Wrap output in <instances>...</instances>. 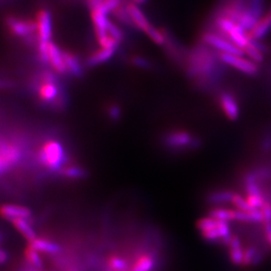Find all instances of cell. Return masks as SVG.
I'll list each match as a JSON object with an SVG mask.
<instances>
[{
	"label": "cell",
	"instance_id": "obj_1",
	"mask_svg": "<svg viewBox=\"0 0 271 271\" xmlns=\"http://www.w3.org/2000/svg\"><path fill=\"white\" fill-rule=\"evenodd\" d=\"M219 61H221L219 55L214 56L205 44L200 46L190 54L187 66L188 75L191 78H195V80H216L219 77Z\"/></svg>",
	"mask_w": 271,
	"mask_h": 271
},
{
	"label": "cell",
	"instance_id": "obj_2",
	"mask_svg": "<svg viewBox=\"0 0 271 271\" xmlns=\"http://www.w3.org/2000/svg\"><path fill=\"white\" fill-rule=\"evenodd\" d=\"M163 145L171 151H193L201 146V140L187 130L175 129L163 136Z\"/></svg>",
	"mask_w": 271,
	"mask_h": 271
},
{
	"label": "cell",
	"instance_id": "obj_3",
	"mask_svg": "<svg viewBox=\"0 0 271 271\" xmlns=\"http://www.w3.org/2000/svg\"><path fill=\"white\" fill-rule=\"evenodd\" d=\"M37 95L42 103H49L54 107H61L64 104V98L62 97L57 80L53 73L42 72L37 78Z\"/></svg>",
	"mask_w": 271,
	"mask_h": 271
},
{
	"label": "cell",
	"instance_id": "obj_4",
	"mask_svg": "<svg viewBox=\"0 0 271 271\" xmlns=\"http://www.w3.org/2000/svg\"><path fill=\"white\" fill-rule=\"evenodd\" d=\"M37 159L42 167L56 171L60 169L66 161V156L62 146L54 140L46 142L37 154Z\"/></svg>",
	"mask_w": 271,
	"mask_h": 271
},
{
	"label": "cell",
	"instance_id": "obj_5",
	"mask_svg": "<svg viewBox=\"0 0 271 271\" xmlns=\"http://www.w3.org/2000/svg\"><path fill=\"white\" fill-rule=\"evenodd\" d=\"M202 42L214 49L219 54H237V55H244L243 51L236 47L233 42H231L225 36L219 34L216 31H204L202 34Z\"/></svg>",
	"mask_w": 271,
	"mask_h": 271
},
{
	"label": "cell",
	"instance_id": "obj_6",
	"mask_svg": "<svg viewBox=\"0 0 271 271\" xmlns=\"http://www.w3.org/2000/svg\"><path fill=\"white\" fill-rule=\"evenodd\" d=\"M218 55L222 63L235 69L246 76L253 77L259 72L258 64L248 57H244V55L231 54H218Z\"/></svg>",
	"mask_w": 271,
	"mask_h": 271
},
{
	"label": "cell",
	"instance_id": "obj_7",
	"mask_svg": "<svg viewBox=\"0 0 271 271\" xmlns=\"http://www.w3.org/2000/svg\"><path fill=\"white\" fill-rule=\"evenodd\" d=\"M21 159V150L16 143L0 139V162L6 169L16 165Z\"/></svg>",
	"mask_w": 271,
	"mask_h": 271
},
{
	"label": "cell",
	"instance_id": "obj_8",
	"mask_svg": "<svg viewBox=\"0 0 271 271\" xmlns=\"http://www.w3.org/2000/svg\"><path fill=\"white\" fill-rule=\"evenodd\" d=\"M219 108L230 121H236L240 116V108L236 97L230 92H222L218 96Z\"/></svg>",
	"mask_w": 271,
	"mask_h": 271
},
{
	"label": "cell",
	"instance_id": "obj_9",
	"mask_svg": "<svg viewBox=\"0 0 271 271\" xmlns=\"http://www.w3.org/2000/svg\"><path fill=\"white\" fill-rule=\"evenodd\" d=\"M6 26L13 35L20 37H29L37 30L35 22L15 16H8L6 18Z\"/></svg>",
	"mask_w": 271,
	"mask_h": 271
},
{
	"label": "cell",
	"instance_id": "obj_10",
	"mask_svg": "<svg viewBox=\"0 0 271 271\" xmlns=\"http://www.w3.org/2000/svg\"><path fill=\"white\" fill-rule=\"evenodd\" d=\"M36 27L39 42H49L52 37V17L48 10H40L36 16Z\"/></svg>",
	"mask_w": 271,
	"mask_h": 271
},
{
	"label": "cell",
	"instance_id": "obj_11",
	"mask_svg": "<svg viewBox=\"0 0 271 271\" xmlns=\"http://www.w3.org/2000/svg\"><path fill=\"white\" fill-rule=\"evenodd\" d=\"M271 31V11L263 14L254 27L248 32L250 39L254 41H260Z\"/></svg>",
	"mask_w": 271,
	"mask_h": 271
},
{
	"label": "cell",
	"instance_id": "obj_12",
	"mask_svg": "<svg viewBox=\"0 0 271 271\" xmlns=\"http://www.w3.org/2000/svg\"><path fill=\"white\" fill-rule=\"evenodd\" d=\"M48 62L53 66V69L56 73L58 74L67 73L63 53H61L59 49L51 41L48 44Z\"/></svg>",
	"mask_w": 271,
	"mask_h": 271
},
{
	"label": "cell",
	"instance_id": "obj_13",
	"mask_svg": "<svg viewBox=\"0 0 271 271\" xmlns=\"http://www.w3.org/2000/svg\"><path fill=\"white\" fill-rule=\"evenodd\" d=\"M0 215L4 219H7L9 221L13 219H27L29 220L31 218V211L24 206L13 205V204H4L0 207Z\"/></svg>",
	"mask_w": 271,
	"mask_h": 271
},
{
	"label": "cell",
	"instance_id": "obj_14",
	"mask_svg": "<svg viewBox=\"0 0 271 271\" xmlns=\"http://www.w3.org/2000/svg\"><path fill=\"white\" fill-rule=\"evenodd\" d=\"M227 247L231 263L235 266H243L244 248L240 237L232 235L230 243Z\"/></svg>",
	"mask_w": 271,
	"mask_h": 271
},
{
	"label": "cell",
	"instance_id": "obj_15",
	"mask_svg": "<svg viewBox=\"0 0 271 271\" xmlns=\"http://www.w3.org/2000/svg\"><path fill=\"white\" fill-rule=\"evenodd\" d=\"M126 7L132 19L133 26H135L137 28H139L140 30L146 33L151 28L152 25L150 24L149 19L146 17L144 12L140 9V7L136 3H130Z\"/></svg>",
	"mask_w": 271,
	"mask_h": 271
},
{
	"label": "cell",
	"instance_id": "obj_16",
	"mask_svg": "<svg viewBox=\"0 0 271 271\" xmlns=\"http://www.w3.org/2000/svg\"><path fill=\"white\" fill-rule=\"evenodd\" d=\"M156 267V257L152 252L141 254L131 265L130 271H153Z\"/></svg>",
	"mask_w": 271,
	"mask_h": 271
},
{
	"label": "cell",
	"instance_id": "obj_17",
	"mask_svg": "<svg viewBox=\"0 0 271 271\" xmlns=\"http://www.w3.org/2000/svg\"><path fill=\"white\" fill-rule=\"evenodd\" d=\"M28 245L31 246L36 251L50 253V254H57L61 250V248L58 244L55 243L50 239L43 238V237H36L34 240L30 241Z\"/></svg>",
	"mask_w": 271,
	"mask_h": 271
},
{
	"label": "cell",
	"instance_id": "obj_18",
	"mask_svg": "<svg viewBox=\"0 0 271 271\" xmlns=\"http://www.w3.org/2000/svg\"><path fill=\"white\" fill-rule=\"evenodd\" d=\"M10 222L13 224V226L16 228V230L27 239L28 242L34 240L37 237L34 229L32 228V226L30 225V223L28 222L27 219L18 218V219H13Z\"/></svg>",
	"mask_w": 271,
	"mask_h": 271
},
{
	"label": "cell",
	"instance_id": "obj_19",
	"mask_svg": "<svg viewBox=\"0 0 271 271\" xmlns=\"http://www.w3.org/2000/svg\"><path fill=\"white\" fill-rule=\"evenodd\" d=\"M263 259V253L255 246L244 248L243 266H254L259 264Z\"/></svg>",
	"mask_w": 271,
	"mask_h": 271
},
{
	"label": "cell",
	"instance_id": "obj_20",
	"mask_svg": "<svg viewBox=\"0 0 271 271\" xmlns=\"http://www.w3.org/2000/svg\"><path fill=\"white\" fill-rule=\"evenodd\" d=\"M244 55L255 63H261L264 60L263 49L259 46V41H254L251 39L249 44L243 50Z\"/></svg>",
	"mask_w": 271,
	"mask_h": 271
},
{
	"label": "cell",
	"instance_id": "obj_21",
	"mask_svg": "<svg viewBox=\"0 0 271 271\" xmlns=\"http://www.w3.org/2000/svg\"><path fill=\"white\" fill-rule=\"evenodd\" d=\"M235 192L229 191V190H219V191H213L208 196L207 200L210 204L214 206H219L227 203H231L232 197Z\"/></svg>",
	"mask_w": 271,
	"mask_h": 271
},
{
	"label": "cell",
	"instance_id": "obj_22",
	"mask_svg": "<svg viewBox=\"0 0 271 271\" xmlns=\"http://www.w3.org/2000/svg\"><path fill=\"white\" fill-rule=\"evenodd\" d=\"M208 215L212 218H215L217 220L232 222L236 221V209L233 210V209H227L215 206L209 211Z\"/></svg>",
	"mask_w": 271,
	"mask_h": 271
},
{
	"label": "cell",
	"instance_id": "obj_23",
	"mask_svg": "<svg viewBox=\"0 0 271 271\" xmlns=\"http://www.w3.org/2000/svg\"><path fill=\"white\" fill-rule=\"evenodd\" d=\"M107 270L111 271H130L131 265L128 263L126 258L121 255H111L109 256L107 262Z\"/></svg>",
	"mask_w": 271,
	"mask_h": 271
},
{
	"label": "cell",
	"instance_id": "obj_24",
	"mask_svg": "<svg viewBox=\"0 0 271 271\" xmlns=\"http://www.w3.org/2000/svg\"><path fill=\"white\" fill-rule=\"evenodd\" d=\"M63 57H64V61L66 64L67 73L74 76H81V65L78 57L75 54L69 53V52L63 53Z\"/></svg>",
	"mask_w": 271,
	"mask_h": 271
},
{
	"label": "cell",
	"instance_id": "obj_25",
	"mask_svg": "<svg viewBox=\"0 0 271 271\" xmlns=\"http://www.w3.org/2000/svg\"><path fill=\"white\" fill-rule=\"evenodd\" d=\"M116 50H109V49H101L97 52H95L88 58V64L91 65H97L99 63H102L104 61L108 60L114 54Z\"/></svg>",
	"mask_w": 271,
	"mask_h": 271
},
{
	"label": "cell",
	"instance_id": "obj_26",
	"mask_svg": "<svg viewBox=\"0 0 271 271\" xmlns=\"http://www.w3.org/2000/svg\"><path fill=\"white\" fill-rule=\"evenodd\" d=\"M25 257H26V260H27V263L35 268V269H41L42 266H43V263H42V260L41 258L39 257L37 251L35 249H33L31 246H27L26 251H25Z\"/></svg>",
	"mask_w": 271,
	"mask_h": 271
},
{
	"label": "cell",
	"instance_id": "obj_27",
	"mask_svg": "<svg viewBox=\"0 0 271 271\" xmlns=\"http://www.w3.org/2000/svg\"><path fill=\"white\" fill-rule=\"evenodd\" d=\"M235 209L239 210V211H244V212H249V211H253L254 209H252L250 207V205L248 204L246 198H243L240 194L238 193H234L233 197H232V200H231V203Z\"/></svg>",
	"mask_w": 271,
	"mask_h": 271
},
{
	"label": "cell",
	"instance_id": "obj_28",
	"mask_svg": "<svg viewBox=\"0 0 271 271\" xmlns=\"http://www.w3.org/2000/svg\"><path fill=\"white\" fill-rule=\"evenodd\" d=\"M61 175L70 179H80L85 175V172L78 166H69L61 170Z\"/></svg>",
	"mask_w": 271,
	"mask_h": 271
},
{
	"label": "cell",
	"instance_id": "obj_29",
	"mask_svg": "<svg viewBox=\"0 0 271 271\" xmlns=\"http://www.w3.org/2000/svg\"><path fill=\"white\" fill-rule=\"evenodd\" d=\"M132 64L135 65L136 67H139V69H150L151 67V63L148 59H146L145 57L143 56H134L132 57V60H131Z\"/></svg>",
	"mask_w": 271,
	"mask_h": 271
},
{
	"label": "cell",
	"instance_id": "obj_30",
	"mask_svg": "<svg viewBox=\"0 0 271 271\" xmlns=\"http://www.w3.org/2000/svg\"><path fill=\"white\" fill-rule=\"evenodd\" d=\"M262 213H263V217H264V223H271V201L267 200L266 203L264 204V206L261 209Z\"/></svg>",
	"mask_w": 271,
	"mask_h": 271
},
{
	"label": "cell",
	"instance_id": "obj_31",
	"mask_svg": "<svg viewBox=\"0 0 271 271\" xmlns=\"http://www.w3.org/2000/svg\"><path fill=\"white\" fill-rule=\"evenodd\" d=\"M108 116L112 120H118L121 117V108L116 105H112L108 108Z\"/></svg>",
	"mask_w": 271,
	"mask_h": 271
},
{
	"label": "cell",
	"instance_id": "obj_32",
	"mask_svg": "<svg viewBox=\"0 0 271 271\" xmlns=\"http://www.w3.org/2000/svg\"><path fill=\"white\" fill-rule=\"evenodd\" d=\"M262 149L264 151H269L271 150V134L266 136L263 141H262Z\"/></svg>",
	"mask_w": 271,
	"mask_h": 271
},
{
	"label": "cell",
	"instance_id": "obj_33",
	"mask_svg": "<svg viewBox=\"0 0 271 271\" xmlns=\"http://www.w3.org/2000/svg\"><path fill=\"white\" fill-rule=\"evenodd\" d=\"M264 233H265V238L267 240L268 244L271 247V223H264Z\"/></svg>",
	"mask_w": 271,
	"mask_h": 271
},
{
	"label": "cell",
	"instance_id": "obj_34",
	"mask_svg": "<svg viewBox=\"0 0 271 271\" xmlns=\"http://www.w3.org/2000/svg\"><path fill=\"white\" fill-rule=\"evenodd\" d=\"M8 260V253L2 249H0V264L5 263Z\"/></svg>",
	"mask_w": 271,
	"mask_h": 271
},
{
	"label": "cell",
	"instance_id": "obj_35",
	"mask_svg": "<svg viewBox=\"0 0 271 271\" xmlns=\"http://www.w3.org/2000/svg\"><path fill=\"white\" fill-rule=\"evenodd\" d=\"M10 85V82L6 81H1L0 80V88H4V87H8Z\"/></svg>",
	"mask_w": 271,
	"mask_h": 271
},
{
	"label": "cell",
	"instance_id": "obj_36",
	"mask_svg": "<svg viewBox=\"0 0 271 271\" xmlns=\"http://www.w3.org/2000/svg\"><path fill=\"white\" fill-rule=\"evenodd\" d=\"M146 1H147V0H134V2H135L137 5H139V4H143V3H145Z\"/></svg>",
	"mask_w": 271,
	"mask_h": 271
},
{
	"label": "cell",
	"instance_id": "obj_37",
	"mask_svg": "<svg viewBox=\"0 0 271 271\" xmlns=\"http://www.w3.org/2000/svg\"><path fill=\"white\" fill-rule=\"evenodd\" d=\"M4 171H5V168L3 167V165H2L1 162H0V174H1V173H3Z\"/></svg>",
	"mask_w": 271,
	"mask_h": 271
},
{
	"label": "cell",
	"instance_id": "obj_38",
	"mask_svg": "<svg viewBox=\"0 0 271 271\" xmlns=\"http://www.w3.org/2000/svg\"><path fill=\"white\" fill-rule=\"evenodd\" d=\"M65 271H78L76 268H74V267H70L69 269H66Z\"/></svg>",
	"mask_w": 271,
	"mask_h": 271
},
{
	"label": "cell",
	"instance_id": "obj_39",
	"mask_svg": "<svg viewBox=\"0 0 271 271\" xmlns=\"http://www.w3.org/2000/svg\"><path fill=\"white\" fill-rule=\"evenodd\" d=\"M1 238H2V237H1V234H0V241H1Z\"/></svg>",
	"mask_w": 271,
	"mask_h": 271
},
{
	"label": "cell",
	"instance_id": "obj_40",
	"mask_svg": "<svg viewBox=\"0 0 271 271\" xmlns=\"http://www.w3.org/2000/svg\"><path fill=\"white\" fill-rule=\"evenodd\" d=\"M270 11H271V9H270Z\"/></svg>",
	"mask_w": 271,
	"mask_h": 271
}]
</instances>
